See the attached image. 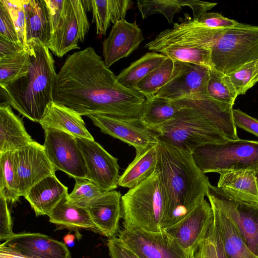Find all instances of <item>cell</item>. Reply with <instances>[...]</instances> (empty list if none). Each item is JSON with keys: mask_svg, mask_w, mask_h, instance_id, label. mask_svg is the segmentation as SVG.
Segmentation results:
<instances>
[{"mask_svg": "<svg viewBox=\"0 0 258 258\" xmlns=\"http://www.w3.org/2000/svg\"><path fill=\"white\" fill-rule=\"evenodd\" d=\"M158 144L150 147L142 154L136 156L120 176L118 185L132 188L154 172L157 165Z\"/></svg>", "mask_w": 258, "mask_h": 258, "instance_id": "f546056e", "label": "cell"}, {"mask_svg": "<svg viewBox=\"0 0 258 258\" xmlns=\"http://www.w3.org/2000/svg\"><path fill=\"white\" fill-rule=\"evenodd\" d=\"M45 153L56 170L70 177H85L87 168L76 138L64 132L52 128L44 130Z\"/></svg>", "mask_w": 258, "mask_h": 258, "instance_id": "7c38bea8", "label": "cell"}, {"mask_svg": "<svg viewBox=\"0 0 258 258\" xmlns=\"http://www.w3.org/2000/svg\"><path fill=\"white\" fill-rule=\"evenodd\" d=\"M15 164L20 197L42 179L55 175V168L48 158L43 145L33 141L15 151Z\"/></svg>", "mask_w": 258, "mask_h": 258, "instance_id": "e0dca14e", "label": "cell"}, {"mask_svg": "<svg viewBox=\"0 0 258 258\" xmlns=\"http://www.w3.org/2000/svg\"><path fill=\"white\" fill-rule=\"evenodd\" d=\"M118 237L140 258H195L163 230L158 232L125 230Z\"/></svg>", "mask_w": 258, "mask_h": 258, "instance_id": "5bb4252c", "label": "cell"}, {"mask_svg": "<svg viewBox=\"0 0 258 258\" xmlns=\"http://www.w3.org/2000/svg\"><path fill=\"white\" fill-rule=\"evenodd\" d=\"M168 57L156 52H147L123 69L117 76L125 87L135 90L138 83L151 72L160 66Z\"/></svg>", "mask_w": 258, "mask_h": 258, "instance_id": "4dcf8cb0", "label": "cell"}, {"mask_svg": "<svg viewBox=\"0 0 258 258\" xmlns=\"http://www.w3.org/2000/svg\"><path fill=\"white\" fill-rule=\"evenodd\" d=\"M213 219L211 205L204 199L183 218L163 230L185 250L195 254L206 238Z\"/></svg>", "mask_w": 258, "mask_h": 258, "instance_id": "2e32d148", "label": "cell"}, {"mask_svg": "<svg viewBox=\"0 0 258 258\" xmlns=\"http://www.w3.org/2000/svg\"><path fill=\"white\" fill-rule=\"evenodd\" d=\"M30 64L28 71L5 86L1 98L23 116L38 123L47 105L53 101L52 92L57 74L54 60L48 47L39 39L27 42Z\"/></svg>", "mask_w": 258, "mask_h": 258, "instance_id": "277c9868", "label": "cell"}, {"mask_svg": "<svg viewBox=\"0 0 258 258\" xmlns=\"http://www.w3.org/2000/svg\"><path fill=\"white\" fill-rule=\"evenodd\" d=\"M68 194L48 214L49 221L59 228H68L78 234L79 229L96 230L86 208L71 204L68 201Z\"/></svg>", "mask_w": 258, "mask_h": 258, "instance_id": "4316f807", "label": "cell"}, {"mask_svg": "<svg viewBox=\"0 0 258 258\" xmlns=\"http://www.w3.org/2000/svg\"><path fill=\"white\" fill-rule=\"evenodd\" d=\"M14 22L19 41L25 46L26 14L25 0H3Z\"/></svg>", "mask_w": 258, "mask_h": 258, "instance_id": "ab89813d", "label": "cell"}, {"mask_svg": "<svg viewBox=\"0 0 258 258\" xmlns=\"http://www.w3.org/2000/svg\"><path fill=\"white\" fill-rule=\"evenodd\" d=\"M166 202L159 173L121 196L123 229L158 232L164 228Z\"/></svg>", "mask_w": 258, "mask_h": 258, "instance_id": "5b68a950", "label": "cell"}, {"mask_svg": "<svg viewBox=\"0 0 258 258\" xmlns=\"http://www.w3.org/2000/svg\"><path fill=\"white\" fill-rule=\"evenodd\" d=\"M24 8L26 44L33 38H38L47 46L51 37V31L45 1L25 0Z\"/></svg>", "mask_w": 258, "mask_h": 258, "instance_id": "f1b7e54d", "label": "cell"}, {"mask_svg": "<svg viewBox=\"0 0 258 258\" xmlns=\"http://www.w3.org/2000/svg\"><path fill=\"white\" fill-rule=\"evenodd\" d=\"M33 141L11 105H0V154L15 151Z\"/></svg>", "mask_w": 258, "mask_h": 258, "instance_id": "cb8c5ba5", "label": "cell"}, {"mask_svg": "<svg viewBox=\"0 0 258 258\" xmlns=\"http://www.w3.org/2000/svg\"><path fill=\"white\" fill-rule=\"evenodd\" d=\"M100 131L133 146L136 155L157 145V134L145 126L139 117H126L106 114L87 116Z\"/></svg>", "mask_w": 258, "mask_h": 258, "instance_id": "30bf717a", "label": "cell"}, {"mask_svg": "<svg viewBox=\"0 0 258 258\" xmlns=\"http://www.w3.org/2000/svg\"><path fill=\"white\" fill-rule=\"evenodd\" d=\"M217 187L235 198L258 204V171L241 170L220 174Z\"/></svg>", "mask_w": 258, "mask_h": 258, "instance_id": "484cf974", "label": "cell"}, {"mask_svg": "<svg viewBox=\"0 0 258 258\" xmlns=\"http://www.w3.org/2000/svg\"><path fill=\"white\" fill-rule=\"evenodd\" d=\"M167 83L153 97L170 101L182 98L211 99L207 92L210 68L192 63L173 61Z\"/></svg>", "mask_w": 258, "mask_h": 258, "instance_id": "ba28073f", "label": "cell"}, {"mask_svg": "<svg viewBox=\"0 0 258 258\" xmlns=\"http://www.w3.org/2000/svg\"><path fill=\"white\" fill-rule=\"evenodd\" d=\"M14 233L8 201L4 197L0 195V240H6Z\"/></svg>", "mask_w": 258, "mask_h": 258, "instance_id": "ee69618b", "label": "cell"}, {"mask_svg": "<svg viewBox=\"0 0 258 258\" xmlns=\"http://www.w3.org/2000/svg\"><path fill=\"white\" fill-rule=\"evenodd\" d=\"M258 82V59L256 61L254 76L252 82L253 87Z\"/></svg>", "mask_w": 258, "mask_h": 258, "instance_id": "f5cc1de1", "label": "cell"}, {"mask_svg": "<svg viewBox=\"0 0 258 258\" xmlns=\"http://www.w3.org/2000/svg\"><path fill=\"white\" fill-rule=\"evenodd\" d=\"M207 194L212 196L232 219L248 248L258 258V204L238 200L211 184Z\"/></svg>", "mask_w": 258, "mask_h": 258, "instance_id": "4fadbf2b", "label": "cell"}, {"mask_svg": "<svg viewBox=\"0 0 258 258\" xmlns=\"http://www.w3.org/2000/svg\"><path fill=\"white\" fill-rule=\"evenodd\" d=\"M68 194V187L55 175H51L33 185L24 197L37 216H48Z\"/></svg>", "mask_w": 258, "mask_h": 258, "instance_id": "603a6c76", "label": "cell"}, {"mask_svg": "<svg viewBox=\"0 0 258 258\" xmlns=\"http://www.w3.org/2000/svg\"><path fill=\"white\" fill-rule=\"evenodd\" d=\"M233 118L236 127L258 137V120L239 109H233Z\"/></svg>", "mask_w": 258, "mask_h": 258, "instance_id": "f6af8a7d", "label": "cell"}, {"mask_svg": "<svg viewBox=\"0 0 258 258\" xmlns=\"http://www.w3.org/2000/svg\"><path fill=\"white\" fill-rule=\"evenodd\" d=\"M206 196L219 230L226 258H257L248 248L230 217L212 196Z\"/></svg>", "mask_w": 258, "mask_h": 258, "instance_id": "44dd1931", "label": "cell"}, {"mask_svg": "<svg viewBox=\"0 0 258 258\" xmlns=\"http://www.w3.org/2000/svg\"><path fill=\"white\" fill-rule=\"evenodd\" d=\"M174 61L168 58L158 68L151 72L137 85L135 90L147 99L153 96L168 81L172 74Z\"/></svg>", "mask_w": 258, "mask_h": 258, "instance_id": "e575fe53", "label": "cell"}, {"mask_svg": "<svg viewBox=\"0 0 258 258\" xmlns=\"http://www.w3.org/2000/svg\"><path fill=\"white\" fill-rule=\"evenodd\" d=\"M50 23L51 35L61 21L64 12L66 0H44Z\"/></svg>", "mask_w": 258, "mask_h": 258, "instance_id": "7bdbcfd3", "label": "cell"}, {"mask_svg": "<svg viewBox=\"0 0 258 258\" xmlns=\"http://www.w3.org/2000/svg\"><path fill=\"white\" fill-rule=\"evenodd\" d=\"M30 60L27 49L0 58V86L4 87L29 69Z\"/></svg>", "mask_w": 258, "mask_h": 258, "instance_id": "d590c367", "label": "cell"}, {"mask_svg": "<svg viewBox=\"0 0 258 258\" xmlns=\"http://www.w3.org/2000/svg\"><path fill=\"white\" fill-rule=\"evenodd\" d=\"M0 258H28L12 248L0 245Z\"/></svg>", "mask_w": 258, "mask_h": 258, "instance_id": "f907efd6", "label": "cell"}, {"mask_svg": "<svg viewBox=\"0 0 258 258\" xmlns=\"http://www.w3.org/2000/svg\"><path fill=\"white\" fill-rule=\"evenodd\" d=\"M211 50L179 44H170L154 48L151 51L161 52L173 61L192 63L211 69L212 68Z\"/></svg>", "mask_w": 258, "mask_h": 258, "instance_id": "d6a6232c", "label": "cell"}, {"mask_svg": "<svg viewBox=\"0 0 258 258\" xmlns=\"http://www.w3.org/2000/svg\"><path fill=\"white\" fill-rule=\"evenodd\" d=\"M144 40L142 30L136 21L133 23L125 19L117 21L102 43L105 64L110 67L121 58L128 56Z\"/></svg>", "mask_w": 258, "mask_h": 258, "instance_id": "d6986e66", "label": "cell"}, {"mask_svg": "<svg viewBox=\"0 0 258 258\" xmlns=\"http://www.w3.org/2000/svg\"><path fill=\"white\" fill-rule=\"evenodd\" d=\"M217 5L198 0H138L137 6L142 18L145 19L156 13L164 15L169 23H172L175 14L179 13L182 7L188 6L191 9L193 19L198 21L204 13Z\"/></svg>", "mask_w": 258, "mask_h": 258, "instance_id": "d4e9b609", "label": "cell"}, {"mask_svg": "<svg viewBox=\"0 0 258 258\" xmlns=\"http://www.w3.org/2000/svg\"><path fill=\"white\" fill-rule=\"evenodd\" d=\"M87 168L86 178L103 191L115 189L119 178L117 158L111 155L94 140L76 138Z\"/></svg>", "mask_w": 258, "mask_h": 258, "instance_id": "9a60e30c", "label": "cell"}, {"mask_svg": "<svg viewBox=\"0 0 258 258\" xmlns=\"http://www.w3.org/2000/svg\"><path fill=\"white\" fill-rule=\"evenodd\" d=\"M86 209L96 230L101 234L113 238L119 232L121 218V195L114 190L104 192L88 205Z\"/></svg>", "mask_w": 258, "mask_h": 258, "instance_id": "ffe728a7", "label": "cell"}, {"mask_svg": "<svg viewBox=\"0 0 258 258\" xmlns=\"http://www.w3.org/2000/svg\"><path fill=\"white\" fill-rule=\"evenodd\" d=\"M155 170L165 194V228L179 221L205 199L210 183L192 153L160 140Z\"/></svg>", "mask_w": 258, "mask_h": 258, "instance_id": "3957f363", "label": "cell"}, {"mask_svg": "<svg viewBox=\"0 0 258 258\" xmlns=\"http://www.w3.org/2000/svg\"><path fill=\"white\" fill-rule=\"evenodd\" d=\"M179 109L174 101L153 98L146 100L139 118L152 131L172 119Z\"/></svg>", "mask_w": 258, "mask_h": 258, "instance_id": "1f68e13d", "label": "cell"}, {"mask_svg": "<svg viewBox=\"0 0 258 258\" xmlns=\"http://www.w3.org/2000/svg\"><path fill=\"white\" fill-rule=\"evenodd\" d=\"M1 244L28 258H71L66 244L39 233H14Z\"/></svg>", "mask_w": 258, "mask_h": 258, "instance_id": "ac0fdd59", "label": "cell"}, {"mask_svg": "<svg viewBox=\"0 0 258 258\" xmlns=\"http://www.w3.org/2000/svg\"><path fill=\"white\" fill-rule=\"evenodd\" d=\"M208 233L214 242L217 258H226L219 230L214 219H213Z\"/></svg>", "mask_w": 258, "mask_h": 258, "instance_id": "681fc988", "label": "cell"}, {"mask_svg": "<svg viewBox=\"0 0 258 258\" xmlns=\"http://www.w3.org/2000/svg\"><path fill=\"white\" fill-rule=\"evenodd\" d=\"M256 61L246 64L226 75L238 96L245 94L248 89L252 87V82L254 76Z\"/></svg>", "mask_w": 258, "mask_h": 258, "instance_id": "f35d334b", "label": "cell"}, {"mask_svg": "<svg viewBox=\"0 0 258 258\" xmlns=\"http://www.w3.org/2000/svg\"><path fill=\"white\" fill-rule=\"evenodd\" d=\"M207 92L211 99L232 105L238 96L227 76L214 68L210 69Z\"/></svg>", "mask_w": 258, "mask_h": 258, "instance_id": "8d00e7d4", "label": "cell"}, {"mask_svg": "<svg viewBox=\"0 0 258 258\" xmlns=\"http://www.w3.org/2000/svg\"><path fill=\"white\" fill-rule=\"evenodd\" d=\"M39 123L44 130L47 128H55L75 138L94 140L87 129L81 115L53 101L47 105Z\"/></svg>", "mask_w": 258, "mask_h": 258, "instance_id": "7402d4cb", "label": "cell"}, {"mask_svg": "<svg viewBox=\"0 0 258 258\" xmlns=\"http://www.w3.org/2000/svg\"><path fill=\"white\" fill-rule=\"evenodd\" d=\"M174 101V117L154 130L159 140L192 153L208 144L239 139L232 114L233 106L212 99L182 98Z\"/></svg>", "mask_w": 258, "mask_h": 258, "instance_id": "7a4b0ae2", "label": "cell"}, {"mask_svg": "<svg viewBox=\"0 0 258 258\" xmlns=\"http://www.w3.org/2000/svg\"><path fill=\"white\" fill-rule=\"evenodd\" d=\"M198 22L207 27L221 29L232 28L239 23L234 20L223 16L221 14L208 12L202 14Z\"/></svg>", "mask_w": 258, "mask_h": 258, "instance_id": "b9f144b4", "label": "cell"}, {"mask_svg": "<svg viewBox=\"0 0 258 258\" xmlns=\"http://www.w3.org/2000/svg\"><path fill=\"white\" fill-rule=\"evenodd\" d=\"M107 245L111 258H140L119 237H114L109 238Z\"/></svg>", "mask_w": 258, "mask_h": 258, "instance_id": "bcb514c9", "label": "cell"}, {"mask_svg": "<svg viewBox=\"0 0 258 258\" xmlns=\"http://www.w3.org/2000/svg\"><path fill=\"white\" fill-rule=\"evenodd\" d=\"M53 101L80 115L139 117L146 98L121 85L94 48L69 55L57 74Z\"/></svg>", "mask_w": 258, "mask_h": 258, "instance_id": "6da1fadb", "label": "cell"}, {"mask_svg": "<svg viewBox=\"0 0 258 258\" xmlns=\"http://www.w3.org/2000/svg\"><path fill=\"white\" fill-rule=\"evenodd\" d=\"M195 258H217L216 249L211 236H207L195 253Z\"/></svg>", "mask_w": 258, "mask_h": 258, "instance_id": "7dc6e473", "label": "cell"}, {"mask_svg": "<svg viewBox=\"0 0 258 258\" xmlns=\"http://www.w3.org/2000/svg\"><path fill=\"white\" fill-rule=\"evenodd\" d=\"M84 0H66L63 17L47 45L54 55L61 57L69 51L79 49L90 29Z\"/></svg>", "mask_w": 258, "mask_h": 258, "instance_id": "9c48e42d", "label": "cell"}, {"mask_svg": "<svg viewBox=\"0 0 258 258\" xmlns=\"http://www.w3.org/2000/svg\"><path fill=\"white\" fill-rule=\"evenodd\" d=\"M0 195L8 202H16L20 197L17 184L14 151L0 154Z\"/></svg>", "mask_w": 258, "mask_h": 258, "instance_id": "836d02e7", "label": "cell"}, {"mask_svg": "<svg viewBox=\"0 0 258 258\" xmlns=\"http://www.w3.org/2000/svg\"><path fill=\"white\" fill-rule=\"evenodd\" d=\"M192 155L196 165L204 173L258 171V141L238 139L205 145L196 149Z\"/></svg>", "mask_w": 258, "mask_h": 258, "instance_id": "8992f818", "label": "cell"}, {"mask_svg": "<svg viewBox=\"0 0 258 258\" xmlns=\"http://www.w3.org/2000/svg\"><path fill=\"white\" fill-rule=\"evenodd\" d=\"M74 236L72 234H68L64 237V241L66 244H68L70 246L74 245Z\"/></svg>", "mask_w": 258, "mask_h": 258, "instance_id": "816d5d0a", "label": "cell"}, {"mask_svg": "<svg viewBox=\"0 0 258 258\" xmlns=\"http://www.w3.org/2000/svg\"><path fill=\"white\" fill-rule=\"evenodd\" d=\"M74 188L68 195L71 204L86 208L90 203L101 195L103 191L96 184L85 177H76Z\"/></svg>", "mask_w": 258, "mask_h": 258, "instance_id": "74e56055", "label": "cell"}, {"mask_svg": "<svg viewBox=\"0 0 258 258\" xmlns=\"http://www.w3.org/2000/svg\"><path fill=\"white\" fill-rule=\"evenodd\" d=\"M24 48L21 42L10 41L0 36V58L19 52Z\"/></svg>", "mask_w": 258, "mask_h": 258, "instance_id": "c3c4849f", "label": "cell"}, {"mask_svg": "<svg viewBox=\"0 0 258 258\" xmlns=\"http://www.w3.org/2000/svg\"><path fill=\"white\" fill-rule=\"evenodd\" d=\"M258 59V26L239 23L227 28L212 47V68L228 75Z\"/></svg>", "mask_w": 258, "mask_h": 258, "instance_id": "52a82bcc", "label": "cell"}, {"mask_svg": "<svg viewBox=\"0 0 258 258\" xmlns=\"http://www.w3.org/2000/svg\"><path fill=\"white\" fill-rule=\"evenodd\" d=\"M0 36L20 42L9 9L3 0H0Z\"/></svg>", "mask_w": 258, "mask_h": 258, "instance_id": "60d3db41", "label": "cell"}, {"mask_svg": "<svg viewBox=\"0 0 258 258\" xmlns=\"http://www.w3.org/2000/svg\"><path fill=\"white\" fill-rule=\"evenodd\" d=\"M185 18L171 28L160 32L145 47L148 50L164 45L179 44L192 48L211 49L226 29L207 27L184 14Z\"/></svg>", "mask_w": 258, "mask_h": 258, "instance_id": "8fae6325", "label": "cell"}, {"mask_svg": "<svg viewBox=\"0 0 258 258\" xmlns=\"http://www.w3.org/2000/svg\"><path fill=\"white\" fill-rule=\"evenodd\" d=\"M133 4L131 0H91L92 22L95 24L96 34L105 35L111 23L125 19Z\"/></svg>", "mask_w": 258, "mask_h": 258, "instance_id": "83f0119b", "label": "cell"}]
</instances>
